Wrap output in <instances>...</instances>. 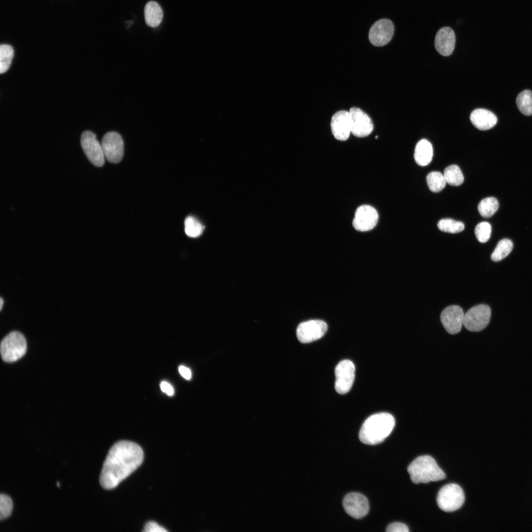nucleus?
<instances>
[{
    "instance_id": "f257e3e1",
    "label": "nucleus",
    "mask_w": 532,
    "mask_h": 532,
    "mask_svg": "<svg viewBox=\"0 0 532 532\" xmlns=\"http://www.w3.org/2000/svg\"><path fill=\"white\" fill-rule=\"evenodd\" d=\"M141 448L133 442L122 440L110 449L103 463L100 482L105 489L115 488L138 468L143 460Z\"/></svg>"
},
{
    "instance_id": "f03ea898",
    "label": "nucleus",
    "mask_w": 532,
    "mask_h": 532,
    "mask_svg": "<svg viewBox=\"0 0 532 532\" xmlns=\"http://www.w3.org/2000/svg\"><path fill=\"white\" fill-rule=\"evenodd\" d=\"M395 425V418L391 414L381 412L372 415L363 423L359 432V439L366 444L380 443L390 435Z\"/></svg>"
},
{
    "instance_id": "7ed1b4c3",
    "label": "nucleus",
    "mask_w": 532,
    "mask_h": 532,
    "mask_svg": "<svg viewBox=\"0 0 532 532\" xmlns=\"http://www.w3.org/2000/svg\"><path fill=\"white\" fill-rule=\"evenodd\" d=\"M410 479L415 484L437 481L445 478V474L434 459L429 455L416 458L408 466Z\"/></svg>"
},
{
    "instance_id": "20e7f679",
    "label": "nucleus",
    "mask_w": 532,
    "mask_h": 532,
    "mask_svg": "<svg viewBox=\"0 0 532 532\" xmlns=\"http://www.w3.org/2000/svg\"><path fill=\"white\" fill-rule=\"evenodd\" d=\"M27 343L23 335L17 331L11 332L1 341L0 354L6 362H14L21 358L26 353Z\"/></svg>"
},
{
    "instance_id": "39448f33",
    "label": "nucleus",
    "mask_w": 532,
    "mask_h": 532,
    "mask_svg": "<svg viewBox=\"0 0 532 532\" xmlns=\"http://www.w3.org/2000/svg\"><path fill=\"white\" fill-rule=\"evenodd\" d=\"M465 501L462 488L454 483L447 484L439 491L436 501L439 508L445 512H452L460 508Z\"/></svg>"
},
{
    "instance_id": "423d86ee",
    "label": "nucleus",
    "mask_w": 532,
    "mask_h": 532,
    "mask_svg": "<svg viewBox=\"0 0 532 532\" xmlns=\"http://www.w3.org/2000/svg\"><path fill=\"white\" fill-rule=\"evenodd\" d=\"M491 315V309L488 305H476L469 309L465 314L463 325L469 331H480L489 324Z\"/></svg>"
},
{
    "instance_id": "0eeeda50",
    "label": "nucleus",
    "mask_w": 532,
    "mask_h": 532,
    "mask_svg": "<svg viewBox=\"0 0 532 532\" xmlns=\"http://www.w3.org/2000/svg\"><path fill=\"white\" fill-rule=\"evenodd\" d=\"M80 143L88 160L94 166H102L105 160L101 143L97 140L96 134L89 131H84L81 134Z\"/></svg>"
},
{
    "instance_id": "6e6552de",
    "label": "nucleus",
    "mask_w": 532,
    "mask_h": 532,
    "mask_svg": "<svg viewBox=\"0 0 532 532\" xmlns=\"http://www.w3.org/2000/svg\"><path fill=\"white\" fill-rule=\"evenodd\" d=\"M105 158L109 162H120L124 154V142L121 136L115 132L105 133L101 142Z\"/></svg>"
},
{
    "instance_id": "1a4fd4ad",
    "label": "nucleus",
    "mask_w": 532,
    "mask_h": 532,
    "mask_svg": "<svg viewBox=\"0 0 532 532\" xmlns=\"http://www.w3.org/2000/svg\"><path fill=\"white\" fill-rule=\"evenodd\" d=\"M355 367L349 360L340 362L335 368V389L340 394H345L351 389L355 378Z\"/></svg>"
},
{
    "instance_id": "9d476101",
    "label": "nucleus",
    "mask_w": 532,
    "mask_h": 532,
    "mask_svg": "<svg viewBox=\"0 0 532 532\" xmlns=\"http://www.w3.org/2000/svg\"><path fill=\"white\" fill-rule=\"evenodd\" d=\"M327 329V324L322 320H309L299 325L297 329V336L300 342L309 343L321 338Z\"/></svg>"
},
{
    "instance_id": "9b49d317",
    "label": "nucleus",
    "mask_w": 532,
    "mask_h": 532,
    "mask_svg": "<svg viewBox=\"0 0 532 532\" xmlns=\"http://www.w3.org/2000/svg\"><path fill=\"white\" fill-rule=\"evenodd\" d=\"M394 33V26L392 21L382 19L371 27L368 33L369 40L375 46H384L391 41Z\"/></svg>"
},
{
    "instance_id": "f8f14e48",
    "label": "nucleus",
    "mask_w": 532,
    "mask_h": 532,
    "mask_svg": "<svg viewBox=\"0 0 532 532\" xmlns=\"http://www.w3.org/2000/svg\"><path fill=\"white\" fill-rule=\"evenodd\" d=\"M351 133L359 137H366L372 132L373 125L370 118L363 110L352 107L349 111Z\"/></svg>"
},
{
    "instance_id": "ddd939ff",
    "label": "nucleus",
    "mask_w": 532,
    "mask_h": 532,
    "mask_svg": "<svg viewBox=\"0 0 532 532\" xmlns=\"http://www.w3.org/2000/svg\"><path fill=\"white\" fill-rule=\"evenodd\" d=\"M378 218V212L374 207L369 205H363L355 212L353 226L360 232L368 231L375 227Z\"/></svg>"
},
{
    "instance_id": "4468645a",
    "label": "nucleus",
    "mask_w": 532,
    "mask_h": 532,
    "mask_svg": "<svg viewBox=\"0 0 532 532\" xmlns=\"http://www.w3.org/2000/svg\"><path fill=\"white\" fill-rule=\"evenodd\" d=\"M343 506L346 512L356 519L364 517L369 511V503L367 498L359 493L352 492L347 494L344 498Z\"/></svg>"
},
{
    "instance_id": "2eb2a0df",
    "label": "nucleus",
    "mask_w": 532,
    "mask_h": 532,
    "mask_svg": "<svg viewBox=\"0 0 532 532\" xmlns=\"http://www.w3.org/2000/svg\"><path fill=\"white\" fill-rule=\"evenodd\" d=\"M465 314L458 305H450L441 312L440 320L446 331L450 334L458 333L464 323Z\"/></svg>"
},
{
    "instance_id": "dca6fc26",
    "label": "nucleus",
    "mask_w": 532,
    "mask_h": 532,
    "mask_svg": "<svg viewBox=\"0 0 532 532\" xmlns=\"http://www.w3.org/2000/svg\"><path fill=\"white\" fill-rule=\"evenodd\" d=\"M331 127L332 134L336 139L347 140L351 133L349 111L341 110L335 113L332 117Z\"/></svg>"
},
{
    "instance_id": "f3484780",
    "label": "nucleus",
    "mask_w": 532,
    "mask_h": 532,
    "mask_svg": "<svg viewBox=\"0 0 532 532\" xmlns=\"http://www.w3.org/2000/svg\"><path fill=\"white\" fill-rule=\"evenodd\" d=\"M455 34L450 27H445L440 29L437 32L434 40L436 51L441 55H450L455 47Z\"/></svg>"
},
{
    "instance_id": "a211bd4d",
    "label": "nucleus",
    "mask_w": 532,
    "mask_h": 532,
    "mask_svg": "<svg viewBox=\"0 0 532 532\" xmlns=\"http://www.w3.org/2000/svg\"><path fill=\"white\" fill-rule=\"evenodd\" d=\"M472 124L480 130H487L494 127L497 123L496 116L491 111L486 109L478 108L474 110L470 116Z\"/></svg>"
},
{
    "instance_id": "6ab92c4d",
    "label": "nucleus",
    "mask_w": 532,
    "mask_h": 532,
    "mask_svg": "<svg viewBox=\"0 0 532 532\" xmlns=\"http://www.w3.org/2000/svg\"><path fill=\"white\" fill-rule=\"evenodd\" d=\"M414 159L420 166L429 165L433 157V148L432 144L427 139H422L417 143L414 151Z\"/></svg>"
},
{
    "instance_id": "aec40b11",
    "label": "nucleus",
    "mask_w": 532,
    "mask_h": 532,
    "mask_svg": "<svg viewBox=\"0 0 532 532\" xmlns=\"http://www.w3.org/2000/svg\"><path fill=\"white\" fill-rule=\"evenodd\" d=\"M163 12L160 5L156 1L148 2L144 8V18L146 24L149 27L155 28L161 23Z\"/></svg>"
},
{
    "instance_id": "412c9836",
    "label": "nucleus",
    "mask_w": 532,
    "mask_h": 532,
    "mask_svg": "<svg viewBox=\"0 0 532 532\" xmlns=\"http://www.w3.org/2000/svg\"><path fill=\"white\" fill-rule=\"evenodd\" d=\"M516 104L520 111L525 115H532V92L525 90L521 92L516 99Z\"/></svg>"
},
{
    "instance_id": "4be33fe9",
    "label": "nucleus",
    "mask_w": 532,
    "mask_h": 532,
    "mask_svg": "<svg viewBox=\"0 0 532 532\" xmlns=\"http://www.w3.org/2000/svg\"><path fill=\"white\" fill-rule=\"evenodd\" d=\"M446 182L451 186L461 185L464 181L463 174L459 166L455 165L447 166L444 171Z\"/></svg>"
},
{
    "instance_id": "5701e85b",
    "label": "nucleus",
    "mask_w": 532,
    "mask_h": 532,
    "mask_svg": "<svg viewBox=\"0 0 532 532\" xmlns=\"http://www.w3.org/2000/svg\"><path fill=\"white\" fill-rule=\"evenodd\" d=\"M499 206V202L496 198L488 197L480 201L478 205V210L482 217L489 218L496 213Z\"/></svg>"
},
{
    "instance_id": "b1692460",
    "label": "nucleus",
    "mask_w": 532,
    "mask_h": 532,
    "mask_svg": "<svg viewBox=\"0 0 532 532\" xmlns=\"http://www.w3.org/2000/svg\"><path fill=\"white\" fill-rule=\"evenodd\" d=\"M426 180L429 189L434 193L441 191L447 183L444 174L438 171L430 172L427 176Z\"/></svg>"
},
{
    "instance_id": "393cba45",
    "label": "nucleus",
    "mask_w": 532,
    "mask_h": 532,
    "mask_svg": "<svg viewBox=\"0 0 532 532\" xmlns=\"http://www.w3.org/2000/svg\"><path fill=\"white\" fill-rule=\"evenodd\" d=\"M513 249V243L508 239L500 240L491 255V259L495 262L502 260L507 257Z\"/></svg>"
},
{
    "instance_id": "a878e982",
    "label": "nucleus",
    "mask_w": 532,
    "mask_h": 532,
    "mask_svg": "<svg viewBox=\"0 0 532 532\" xmlns=\"http://www.w3.org/2000/svg\"><path fill=\"white\" fill-rule=\"evenodd\" d=\"M14 55L12 47L3 44L0 46V72L3 73L9 68Z\"/></svg>"
},
{
    "instance_id": "bb28decb",
    "label": "nucleus",
    "mask_w": 532,
    "mask_h": 532,
    "mask_svg": "<svg viewBox=\"0 0 532 532\" xmlns=\"http://www.w3.org/2000/svg\"><path fill=\"white\" fill-rule=\"evenodd\" d=\"M437 227L440 231L451 233H460L465 229L463 223L449 218L440 220L437 223Z\"/></svg>"
},
{
    "instance_id": "cd10ccee",
    "label": "nucleus",
    "mask_w": 532,
    "mask_h": 532,
    "mask_svg": "<svg viewBox=\"0 0 532 532\" xmlns=\"http://www.w3.org/2000/svg\"><path fill=\"white\" fill-rule=\"evenodd\" d=\"M184 226L185 233L189 237H197L203 232V227L201 224L192 216H188L185 219Z\"/></svg>"
},
{
    "instance_id": "c85d7f7f",
    "label": "nucleus",
    "mask_w": 532,
    "mask_h": 532,
    "mask_svg": "<svg viewBox=\"0 0 532 532\" xmlns=\"http://www.w3.org/2000/svg\"><path fill=\"white\" fill-rule=\"evenodd\" d=\"M491 232V226L487 222H482L478 224L475 228L476 237L481 243H485L489 240Z\"/></svg>"
},
{
    "instance_id": "c756f323",
    "label": "nucleus",
    "mask_w": 532,
    "mask_h": 532,
    "mask_svg": "<svg viewBox=\"0 0 532 532\" xmlns=\"http://www.w3.org/2000/svg\"><path fill=\"white\" fill-rule=\"evenodd\" d=\"M12 501L10 498L1 494L0 496V520L7 518L12 510Z\"/></svg>"
},
{
    "instance_id": "7c9ffc66",
    "label": "nucleus",
    "mask_w": 532,
    "mask_h": 532,
    "mask_svg": "<svg viewBox=\"0 0 532 532\" xmlns=\"http://www.w3.org/2000/svg\"><path fill=\"white\" fill-rule=\"evenodd\" d=\"M388 532H408L407 526L400 522H394L388 526L386 530Z\"/></svg>"
},
{
    "instance_id": "2f4dec72",
    "label": "nucleus",
    "mask_w": 532,
    "mask_h": 532,
    "mask_svg": "<svg viewBox=\"0 0 532 532\" xmlns=\"http://www.w3.org/2000/svg\"><path fill=\"white\" fill-rule=\"evenodd\" d=\"M143 531L146 532H167V530L157 523L154 521H149L145 524Z\"/></svg>"
},
{
    "instance_id": "473e14b6",
    "label": "nucleus",
    "mask_w": 532,
    "mask_h": 532,
    "mask_svg": "<svg viewBox=\"0 0 532 532\" xmlns=\"http://www.w3.org/2000/svg\"><path fill=\"white\" fill-rule=\"evenodd\" d=\"M160 387L162 391L168 396H172L174 394V390L171 385L166 381L161 383Z\"/></svg>"
},
{
    "instance_id": "72a5a7b5",
    "label": "nucleus",
    "mask_w": 532,
    "mask_h": 532,
    "mask_svg": "<svg viewBox=\"0 0 532 532\" xmlns=\"http://www.w3.org/2000/svg\"><path fill=\"white\" fill-rule=\"evenodd\" d=\"M180 374L186 379L189 380L192 376L190 369L184 366H181L178 368Z\"/></svg>"
},
{
    "instance_id": "f704fd0d",
    "label": "nucleus",
    "mask_w": 532,
    "mask_h": 532,
    "mask_svg": "<svg viewBox=\"0 0 532 532\" xmlns=\"http://www.w3.org/2000/svg\"><path fill=\"white\" fill-rule=\"evenodd\" d=\"M3 304V299H2V298H0V310L2 309Z\"/></svg>"
},
{
    "instance_id": "c9c22d12",
    "label": "nucleus",
    "mask_w": 532,
    "mask_h": 532,
    "mask_svg": "<svg viewBox=\"0 0 532 532\" xmlns=\"http://www.w3.org/2000/svg\"><path fill=\"white\" fill-rule=\"evenodd\" d=\"M57 486L58 487H60V483H59V482H57Z\"/></svg>"
}]
</instances>
